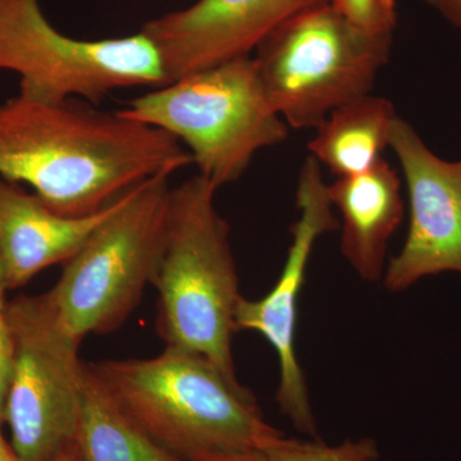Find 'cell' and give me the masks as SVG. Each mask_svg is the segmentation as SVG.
<instances>
[{
    "label": "cell",
    "mask_w": 461,
    "mask_h": 461,
    "mask_svg": "<svg viewBox=\"0 0 461 461\" xmlns=\"http://www.w3.org/2000/svg\"><path fill=\"white\" fill-rule=\"evenodd\" d=\"M266 461H377V444L371 438L330 446L321 439L300 441L282 436L262 453Z\"/></svg>",
    "instance_id": "2e32d148"
},
{
    "label": "cell",
    "mask_w": 461,
    "mask_h": 461,
    "mask_svg": "<svg viewBox=\"0 0 461 461\" xmlns=\"http://www.w3.org/2000/svg\"><path fill=\"white\" fill-rule=\"evenodd\" d=\"M196 461H266L262 454L223 455V456L206 457Z\"/></svg>",
    "instance_id": "ffe728a7"
},
{
    "label": "cell",
    "mask_w": 461,
    "mask_h": 461,
    "mask_svg": "<svg viewBox=\"0 0 461 461\" xmlns=\"http://www.w3.org/2000/svg\"><path fill=\"white\" fill-rule=\"evenodd\" d=\"M5 314L14 345L5 411L12 447L21 461H54L77 435L83 341L59 323L44 295L18 296L5 303Z\"/></svg>",
    "instance_id": "ba28073f"
},
{
    "label": "cell",
    "mask_w": 461,
    "mask_h": 461,
    "mask_svg": "<svg viewBox=\"0 0 461 461\" xmlns=\"http://www.w3.org/2000/svg\"><path fill=\"white\" fill-rule=\"evenodd\" d=\"M193 163L175 136L81 99L0 103V177L66 217L98 213L156 176Z\"/></svg>",
    "instance_id": "6da1fadb"
},
{
    "label": "cell",
    "mask_w": 461,
    "mask_h": 461,
    "mask_svg": "<svg viewBox=\"0 0 461 461\" xmlns=\"http://www.w3.org/2000/svg\"><path fill=\"white\" fill-rule=\"evenodd\" d=\"M0 461H21L12 445L7 444L0 429Z\"/></svg>",
    "instance_id": "44dd1931"
},
{
    "label": "cell",
    "mask_w": 461,
    "mask_h": 461,
    "mask_svg": "<svg viewBox=\"0 0 461 461\" xmlns=\"http://www.w3.org/2000/svg\"><path fill=\"white\" fill-rule=\"evenodd\" d=\"M124 194L98 213L66 217L27 193L23 185L0 177V294L16 290L42 269L71 259L118 208Z\"/></svg>",
    "instance_id": "7c38bea8"
},
{
    "label": "cell",
    "mask_w": 461,
    "mask_h": 461,
    "mask_svg": "<svg viewBox=\"0 0 461 461\" xmlns=\"http://www.w3.org/2000/svg\"><path fill=\"white\" fill-rule=\"evenodd\" d=\"M78 461H182L132 423L85 364L76 435Z\"/></svg>",
    "instance_id": "9a60e30c"
},
{
    "label": "cell",
    "mask_w": 461,
    "mask_h": 461,
    "mask_svg": "<svg viewBox=\"0 0 461 461\" xmlns=\"http://www.w3.org/2000/svg\"><path fill=\"white\" fill-rule=\"evenodd\" d=\"M5 303H0V429L5 423L9 388L14 371V345L5 314Z\"/></svg>",
    "instance_id": "ac0fdd59"
},
{
    "label": "cell",
    "mask_w": 461,
    "mask_h": 461,
    "mask_svg": "<svg viewBox=\"0 0 461 461\" xmlns=\"http://www.w3.org/2000/svg\"><path fill=\"white\" fill-rule=\"evenodd\" d=\"M353 25L371 33H393L397 23L395 0H330Z\"/></svg>",
    "instance_id": "e0dca14e"
},
{
    "label": "cell",
    "mask_w": 461,
    "mask_h": 461,
    "mask_svg": "<svg viewBox=\"0 0 461 461\" xmlns=\"http://www.w3.org/2000/svg\"><path fill=\"white\" fill-rule=\"evenodd\" d=\"M329 195L341 214L342 256L362 280H381L388 242L403 218L396 169L381 159L366 171L336 178Z\"/></svg>",
    "instance_id": "4fadbf2b"
},
{
    "label": "cell",
    "mask_w": 461,
    "mask_h": 461,
    "mask_svg": "<svg viewBox=\"0 0 461 461\" xmlns=\"http://www.w3.org/2000/svg\"><path fill=\"white\" fill-rule=\"evenodd\" d=\"M120 112L184 142L199 175L218 189L239 180L260 150L286 140L290 129L250 57L157 87Z\"/></svg>",
    "instance_id": "277c9868"
},
{
    "label": "cell",
    "mask_w": 461,
    "mask_h": 461,
    "mask_svg": "<svg viewBox=\"0 0 461 461\" xmlns=\"http://www.w3.org/2000/svg\"><path fill=\"white\" fill-rule=\"evenodd\" d=\"M0 71L20 76L21 95L48 103L98 104L122 87L167 85L159 54L141 32L104 41L69 38L50 25L39 0H0Z\"/></svg>",
    "instance_id": "52a82bcc"
},
{
    "label": "cell",
    "mask_w": 461,
    "mask_h": 461,
    "mask_svg": "<svg viewBox=\"0 0 461 461\" xmlns=\"http://www.w3.org/2000/svg\"><path fill=\"white\" fill-rule=\"evenodd\" d=\"M390 148L402 166L411 206L405 244L384 275L388 290L399 293L429 276L461 273V159L437 157L399 115Z\"/></svg>",
    "instance_id": "30bf717a"
},
{
    "label": "cell",
    "mask_w": 461,
    "mask_h": 461,
    "mask_svg": "<svg viewBox=\"0 0 461 461\" xmlns=\"http://www.w3.org/2000/svg\"><path fill=\"white\" fill-rule=\"evenodd\" d=\"M89 366L121 411L182 461L262 454L284 436L238 378L202 355L167 346L150 359Z\"/></svg>",
    "instance_id": "7a4b0ae2"
},
{
    "label": "cell",
    "mask_w": 461,
    "mask_h": 461,
    "mask_svg": "<svg viewBox=\"0 0 461 461\" xmlns=\"http://www.w3.org/2000/svg\"><path fill=\"white\" fill-rule=\"evenodd\" d=\"M54 461H78L77 457V450H76V445L69 446L68 448H66L59 456L57 457Z\"/></svg>",
    "instance_id": "7402d4cb"
},
{
    "label": "cell",
    "mask_w": 461,
    "mask_h": 461,
    "mask_svg": "<svg viewBox=\"0 0 461 461\" xmlns=\"http://www.w3.org/2000/svg\"><path fill=\"white\" fill-rule=\"evenodd\" d=\"M450 25L461 30V0H423Z\"/></svg>",
    "instance_id": "d6986e66"
},
{
    "label": "cell",
    "mask_w": 461,
    "mask_h": 461,
    "mask_svg": "<svg viewBox=\"0 0 461 461\" xmlns=\"http://www.w3.org/2000/svg\"><path fill=\"white\" fill-rule=\"evenodd\" d=\"M330 0H198L142 26L159 54L167 84L251 50L299 12Z\"/></svg>",
    "instance_id": "8fae6325"
},
{
    "label": "cell",
    "mask_w": 461,
    "mask_h": 461,
    "mask_svg": "<svg viewBox=\"0 0 461 461\" xmlns=\"http://www.w3.org/2000/svg\"><path fill=\"white\" fill-rule=\"evenodd\" d=\"M0 303H5V295L3 294H0Z\"/></svg>",
    "instance_id": "603a6c76"
},
{
    "label": "cell",
    "mask_w": 461,
    "mask_h": 461,
    "mask_svg": "<svg viewBox=\"0 0 461 461\" xmlns=\"http://www.w3.org/2000/svg\"><path fill=\"white\" fill-rule=\"evenodd\" d=\"M168 180L156 176L127 191L44 294L59 323L80 341L121 326L151 285L166 244Z\"/></svg>",
    "instance_id": "8992f818"
},
{
    "label": "cell",
    "mask_w": 461,
    "mask_h": 461,
    "mask_svg": "<svg viewBox=\"0 0 461 461\" xmlns=\"http://www.w3.org/2000/svg\"><path fill=\"white\" fill-rule=\"evenodd\" d=\"M296 205L300 215L291 227L286 262L272 290L262 299L242 297L236 309V330H254L262 335L280 363L277 399L281 411L299 432L317 439L313 409L309 399L304 373L296 355L299 299L315 242L339 227L320 163L306 158L297 181Z\"/></svg>",
    "instance_id": "9c48e42d"
},
{
    "label": "cell",
    "mask_w": 461,
    "mask_h": 461,
    "mask_svg": "<svg viewBox=\"0 0 461 461\" xmlns=\"http://www.w3.org/2000/svg\"><path fill=\"white\" fill-rule=\"evenodd\" d=\"M393 33L353 25L324 2L288 18L258 48V75L290 129L315 127L330 112L369 95L390 60Z\"/></svg>",
    "instance_id": "5b68a950"
},
{
    "label": "cell",
    "mask_w": 461,
    "mask_h": 461,
    "mask_svg": "<svg viewBox=\"0 0 461 461\" xmlns=\"http://www.w3.org/2000/svg\"><path fill=\"white\" fill-rule=\"evenodd\" d=\"M397 118L390 100L372 94L348 103L315 127L311 156L336 177L357 175L384 159Z\"/></svg>",
    "instance_id": "5bb4252c"
},
{
    "label": "cell",
    "mask_w": 461,
    "mask_h": 461,
    "mask_svg": "<svg viewBox=\"0 0 461 461\" xmlns=\"http://www.w3.org/2000/svg\"><path fill=\"white\" fill-rule=\"evenodd\" d=\"M218 187L203 176L171 191L165 249L154 273L158 330L169 348L202 355L230 377L239 276L229 224L215 206Z\"/></svg>",
    "instance_id": "3957f363"
}]
</instances>
